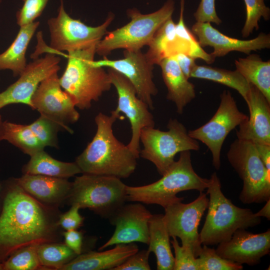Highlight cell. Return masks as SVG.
Returning a JSON list of instances; mask_svg holds the SVG:
<instances>
[{
  "label": "cell",
  "instance_id": "484cf974",
  "mask_svg": "<svg viewBox=\"0 0 270 270\" xmlns=\"http://www.w3.org/2000/svg\"><path fill=\"white\" fill-rule=\"evenodd\" d=\"M30 157V160L22 168L24 174L68 178L82 173L76 162L60 161L52 158L44 150Z\"/></svg>",
  "mask_w": 270,
  "mask_h": 270
},
{
  "label": "cell",
  "instance_id": "8fae6325",
  "mask_svg": "<svg viewBox=\"0 0 270 270\" xmlns=\"http://www.w3.org/2000/svg\"><path fill=\"white\" fill-rule=\"evenodd\" d=\"M220 98L219 106L212 117L202 126L188 131L190 137L201 142L209 149L212 164L217 170L220 167L221 150L226 136L248 118L239 110L230 91L224 90Z\"/></svg>",
  "mask_w": 270,
  "mask_h": 270
},
{
  "label": "cell",
  "instance_id": "ac0fdd59",
  "mask_svg": "<svg viewBox=\"0 0 270 270\" xmlns=\"http://www.w3.org/2000/svg\"><path fill=\"white\" fill-rule=\"evenodd\" d=\"M192 32L198 38L200 46H210L214 51L210 55L216 58L236 51L249 54L270 48V34L260 32L255 38L243 40L228 36L214 28L210 22H196L192 28Z\"/></svg>",
  "mask_w": 270,
  "mask_h": 270
},
{
  "label": "cell",
  "instance_id": "7a4b0ae2",
  "mask_svg": "<svg viewBox=\"0 0 270 270\" xmlns=\"http://www.w3.org/2000/svg\"><path fill=\"white\" fill-rule=\"evenodd\" d=\"M120 118L114 110L110 116L100 112L96 116V133L75 162L82 173L121 179L134 172L139 157L114 134L113 124Z\"/></svg>",
  "mask_w": 270,
  "mask_h": 270
},
{
  "label": "cell",
  "instance_id": "ffe728a7",
  "mask_svg": "<svg viewBox=\"0 0 270 270\" xmlns=\"http://www.w3.org/2000/svg\"><path fill=\"white\" fill-rule=\"evenodd\" d=\"M246 102L250 116L238 126L237 138L270 145V102L252 84Z\"/></svg>",
  "mask_w": 270,
  "mask_h": 270
},
{
  "label": "cell",
  "instance_id": "ba28073f",
  "mask_svg": "<svg viewBox=\"0 0 270 270\" xmlns=\"http://www.w3.org/2000/svg\"><path fill=\"white\" fill-rule=\"evenodd\" d=\"M230 164L243 183L240 200L244 204L270 199V170L263 163L252 142L236 139L227 152Z\"/></svg>",
  "mask_w": 270,
  "mask_h": 270
},
{
  "label": "cell",
  "instance_id": "9a60e30c",
  "mask_svg": "<svg viewBox=\"0 0 270 270\" xmlns=\"http://www.w3.org/2000/svg\"><path fill=\"white\" fill-rule=\"evenodd\" d=\"M95 66L108 68L117 71L126 78L135 88L139 98L144 102L150 110H152V98L158 94V88L154 82V65L147 60L141 50H124V58L93 61Z\"/></svg>",
  "mask_w": 270,
  "mask_h": 270
},
{
  "label": "cell",
  "instance_id": "836d02e7",
  "mask_svg": "<svg viewBox=\"0 0 270 270\" xmlns=\"http://www.w3.org/2000/svg\"><path fill=\"white\" fill-rule=\"evenodd\" d=\"M246 8V19L242 30L243 38L248 37L254 30L259 28L258 22L262 18L268 20L270 18V8L264 0H244Z\"/></svg>",
  "mask_w": 270,
  "mask_h": 270
},
{
  "label": "cell",
  "instance_id": "d6a6232c",
  "mask_svg": "<svg viewBox=\"0 0 270 270\" xmlns=\"http://www.w3.org/2000/svg\"><path fill=\"white\" fill-rule=\"evenodd\" d=\"M196 258L198 270H242V264L220 256L214 248L204 245Z\"/></svg>",
  "mask_w": 270,
  "mask_h": 270
},
{
  "label": "cell",
  "instance_id": "8992f818",
  "mask_svg": "<svg viewBox=\"0 0 270 270\" xmlns=\"http://www.w3.org/2000/svg\"><path fill=\"white\" fill-rule=\"evenodd\" d=\"M174 10V0H168L158 10L144 14L136 8L128 9L130 20L126 25L108 32L96 46V54L104 57L118 49L140 50L148 46L158 30Z\"/></svg>",
  "mask_w": 270,
  "mask_h": 270
},
{
  "label": "cell",
  "instance_id": "60d3db41",
  "mask_svg": "<svg viewBox=\"0 0 270 270\" xmlns=\"http://www.w3.org/2000/svg\"><path fill=\"white\" fill-rule=\"evenodd\" d=\"M64 244L78 256L82 254L83 232L78 230H65L62 234Z\"/></svg>",
  "mask_w": 270,
  "mask_h": 270
},
{
  "label": "cell",
  "instance_id": "e575fe53",
  "mask_svg": "<svg viewBox=\"0 0 270 270\" xmlns=\"http://www.w3.org/2000/svg\"><path fill=\"white\" fill-rule=\"evenodd\" d=\"M34 134L45 148H58V133L62 130L57 124L40 116L36 120L28 124Z\"/></svg>",
  "mask_w": 270,
  "mask_h": 270
},
{
  "label": "cell",
  "instance_id": "4dcf8cb0",
  "mask_svg": "<svg viewBox=\"0 0 270 270\" xmlns=\"http://www.w3.org/2000/svg\"><path fill=\"white\" fill-rule=\"evenodd\" d=\"M37 252L44 270H60L78 256L64 243L58 242L38 245Z\"/></svg>",
  "mask_w": 270,
  "mask_h": 270
},
{
  "label": "cell",
  "instance_id": "8d00e7d4",
  "mask_svg": "<svg viewBox=\"0 0 270 270\" xmlns=\"http://www.w3.org/2000/svg\"><path fill=\"white\" fill-rule=\"evenodd\" d=\"M170 240L174 250L173 270H198L196 258L190 248L180 246L176 237Z\"/></svg>",
  "mask_w": 270,
  "mask_h": 270
},
{
  "label": "cell",
  "instance_id": "2e32d148",
  "mask_svg": "<svg viewBox=\"0 0 270 270\" xmlns=\"http://www.w3.org/2000/svg\"><path fill=\"white\" fill-rule=\"evenodd\" d=\"M60 58L52 53L27 64L16 81L0 92V110L12 104H21L33 110L32 97L40 83L60 70Z\"/></svg>",
  "mask_w": 270,
  "mask_h": 270
},
{
  "label": "cell",
  "instance_id": "603a6c76",
  "mask_svg": "<svg viewBox=\"0 0 270 270\" xmlns=\"http://www.w3.org/2000/svg\"><path fill=\"white\" fill-rule=\"evenodd\" d=\"M168 93L166 98L172 102L179 114L196 96L194 84L187 78L173 56L162 60L158 64Z\"/></svg>",
  "mask_w": 270,
  "mask_h": 270
},
{
  "label": "cell",
  "instance_id": "277c9868",
  "mask_svg": "<svg viewBox=\"0 0 270 270\" xmlns=\"http://www.w3.org/2000/svg\"><path fill=\"white\" fill-rule=\"evenodd\" d=\"M208 213L200 234L202 244L214 246L230 240L238 230L246 229L260 224L261 218L250 209L238 207L222 190L216 172L210 178Z\"/></svg>",
  "mask_w": 270,
  "mask_h": 270
},
{
  "label": "cell",
  "instance_id": "d6986e66",
  "mask_svg": "<svg viewBox=\"0 0 270 270\" xmlns=\"http://www.w3.org/2000/svg\"><path fill=\"white\" fill-rule=\"evenodd\" d=\"M216 250L220 256L232 262L257 264L270 253V230L253 234L245 229L238 230L230 240L219 244Z\"/></svg>",
  "mask_w": 270,
  "mask_h": 270
},
{
  "label": "cell",
  "instance_id": "ee69618b",
  "mask_svg": "<svg viewBox=\"0 0 270 270\" xmlns=\"http://www.w3.org/2000/svg\"><path fill=\"white\" fill-rule=\"evenodd\" d=\"M265 205L258 212L255 213L258 217H264L270 220V199L266 202Z\"/></svg>",
  "mask_w": 270,
  "mask_h": 270
},
{
  "label": "cell",
  "instance_id": "3957f363",
  "mask_svg": "<svg viewBox=\"0 0 270 270\" xmlns=\"http://www.w3.org/2000/svg\"><path fill=\"white\" fill-rule=\"evenodd\" d=\"M210 182V178H202L194 171L190 151H184L158 180L142 186H126V201L158 204L164 208L183 200L184 198L177 196L178 193L188 190L203 192Z\"/></svg>",
  "mask_w": 270,
  "mask_h": 270
},
{
  "label": "cell",
  "instance_id": "ab89813d",
  "mask_svg": "<svg viewBox=\"0 0 270 270\" xmlns=\"http://www.w3.org/2000/svg\"><path fill=\"white\" fill-rule=\"evenodd\" d=\"M150 254L148 250H138L113 270H150Z\"/></svg>",
  "mask_w": 270,
  "mask_h": 270
},
{
  "label": "cell",
  "instance_id": "7dc6e473",
  "mask_svg": "<svg viewBox=\"0 0 270 270\" xmlns=\"http://www.w3.org/2000/svg\"><path fill=\"white\" fill-rule=\"evenodd\" d=\"M2 2V0H0V3Z\"/></svg>",
  "mask_w": 270,
  "mask_h": 270
},
{
  "label": "cell",
  "instance_id": "b9f144b4",
  "mask_svg": "<svg viewBox=\"0 0 270 270\" xmlns=\"http://www.w3.org/2000/svg\"><path fill=\"white\" fill-rule=\"evenodd\" d=\"M173 57L186 77L189 79L192 70L196 64V58L182 53L178 54Z\"/></svg>",
  "mask_w": 270,
  "mask_h": 270
},
{
  "label": "cell",
  "instance_id": "f1b7e54d",
  "mask_svg": "<svg viewBox=\"0 0 270 270\" xmlns=\"http://www.w3.org/2000/svg\"><path fill=\"white\" fill-rule=\"evenodd\" d=\"M1 134L2 140H6L30 156L44 150L28 124L2 121Z\"/></svg>",
  "mask_w": 270,
  "mask_h": 270
},
{
  "label": "cell",
  "instance_id": "74e56055",
  "mask_svg": "<svg viewBox=\"0 0 270 270\" xmlns=\"http://www.w3.org/2000/svg\"><path fill=\"white\" fill-rule=\"evenodd\" d=\"M194 16L196 22H213L217 25L222 22L216 12L215 0H201Z\"/></svg>",
  "mask_w": 270,
  "mask_h": 270
},
{
  "label": "cell",
  "instance_id": "52a82bcc",
  "mask_svg": "<svg viewBox=\"0 0 270 270\" xmlns=\"http://www.w3.org/2000/svg\"><path fill=\"white\" fill-rule=\"evenodd\" d=\"M72 182L68 203L88 208L102 218L109 219L126 201V185L119 178L83 174Z\"/></svg>",
  "mask_w": 270,
  "mask_h": 270
},
{
  "label": "cell",
  "instance_id": "5b68a950",
  "mask_svg": "<svg viewBox=\"0 0 270 270\" xmlns=\"http://www.w3.org/2000/svg\"><path fill=\"white\" fill-rule=\"evenodd\" d=\"M96 46L68 52L67 64L59 78L62 88L80 110L90 108L112 86L108 72L93 64Z\"/></svg>",
  "mask_w": 270,
  "mask_h": 270
},
{
  "label": "cell",
  "instance_id": "4fadbf2b",
  "mask_svg": "<svg viewBox=\"0 0 270 270\" xmlns=\"http://www.w3.org/2000/svg\"><path fill=\"white\" fill-rule=\"evenodd\" d=\"M59 78L56 72L40 83L32 98L33 110L72 134L68 124L78 122L80 115L72 98L62 88Z\"/></svg>",
  "mask_w": 270,
  "mask_h": 270
},
{
  "label": "cell",
  "instance_id": "7bdbcfd3",
  "mask_svg": "<svg viewBox=\"0 0 270 270\" xmlns=\"http://www.w3.org/2000/svg\"><path fill=\"white\" fill-rule=\"evenodd\" d=\"M254 144L260 158L266 168L270 170V145L255 144Z\"/></svg>",
  "mask_w": 270,
  "mask_h": 270
},
{
  "label": "cell",
  "instance_id": "f35d334b",
  "mask_svg": "<svg viewBox=\"0 0 270 270\" xmlns=\"http://www.w3.org/2000/svg\"><path fill=\"white\" fill-rule=\"evenodd\" d=\"M80 209L78 204H72L68 211L60 214L58 220L60 227L65 230H71L82 226L84 218L80 214Z\"/></svg>",
  "mask_w": 270,
  "mask_h": 270
},
{
  "label": "cell",
  "instance_id": "5bb4252c",
  "mask_svg": "<svg viewBox=\"0 0 270 270\" xmlns=\"http://www.w3.org/2000/svg\"><path fill=\"white\" fill-rule=\"evenodd\" d=\"M108 72L118 94V104L114 110L126 115L130 124L132 136L128 146L139 157L141 131L145 128L154 127V116L148 104L138 97L135 88L126 78L111 68L108 69Z\"/></svg>",
  "mask_w": 270,
  "mask_h": 270
},
{
  "label": "cell",
  "instance_id": "83f0119b",
  "mask_svg": "<svg viewBox=\"0 0 270 270\" xmlns=\"http://www.w3.org/2000/svg\"><path fill=\"white\" fill-rule=\"evenodd\" d=\"M191 78L211 80L233 88L238 91L245 102L250 90V84L236 70L196 64L190 73Z\"/></svg>",
  "mask_w": 270,
  "mask_h": 270
},
{
  "label": "cell",
  "instance_id": "cb8c5ba5",
  "mask_svg": "<svg viewBox=\"0 0 270 270\" xmlns=\"http://www.w3.org/2000/svg\"><path fill=\"white\" fill-rule=\"evenodd\" d=\"M40 25L34 21L20 26L13 42L0 54V70H8L14 76H19L26 67V52L28 46Z\"/></svg>",
  "mask_w": 270,
  "mask_h": 270
},
{
  "label": "cell",
  "instance_id": "d4e9b609",
  "mask_svg": "<svg viewBox=\"0 0 270 270\" xmlns=\"http://www.w3.org/2000/svg\"><path fill=\"white\" fill-rule=\"evenodd\" d=\"M170 236L164 219V214H152L149 222V252L156 258L158 270H173L174 256L172 252Z\"/></svg>",
  "mask_w": 270,
  "mask_h": 270
},
{
  "label": "cell",
  "instance_id": "7c38bea8",
  "mask_svg": "<svg viewBox=\"0 0 270 270\" xmlns=\"http://www.w3.org/2000/svg\"><path fill=\"white\" fill-rule=\"evenodd\" d=\"M208 203L206 194L201 192L190 203L179 202L164 208V219L170 236L180 238L182 246L191 250L196 258L202 248L198 227Z\"/></svg>",
  "mask_w": 270,
  "mask_h": 270
},
{
  "label": "cell",
  "instance_id": "4316f807",
  "mask_svg": "<svg viewBox=\"0 0 270 270\" xmlns=\"http://www.w3.org/2000/svg\"><path fill=\"white\" fill-rule=\"evenodd\" d=\"M236 70L256 86L270 102V60L264 61L256 54H249L234 61Z\"/></svg>",
  "mask_w": 270,
  "mask_h": 270
},
{
  "label": "cell",
  "instance_id": "bcb514c9",
  "mask_svg": "<svg viewBox=\"0 0 270 270\" xmlns=\"http://www.w3.org/2000/svg\"><path fill=\"white\" fill-rule=\"evenodd\" d=\"M0 270H3L2 264V263H0Z\"/></svg>",
  "mask_w": 270,
  "mask_h": 270
},
{
  "label": "cell",
  "instance_id": "7402d4cb",
  "mask_svg": "<svg viewBox=\"0 0 270 270\" xmlns=\"http://www.w3.org/2000/svg\"><path fill=\"white\" fill-rule=\"evenodd\" d=\"M138 250L133 242L116 244L105 251L82 253L60 270H113Z\"/></svg>",
  "mask_w": 270,
  "mask_h": 270
},
{
  "label": "cell",
  "instance_id": "30bf717a",
  "mask_svg": "<svg viewBox=\"0 0 270 270\" xmlns=\"http://www.w3.org/2000/svg\"><path fill=\"white\" fill-rule=\"evenodd\" d=\"M56 16L48 20L50 34V47L58 52L82 50L96 46L108 32L114 15L110 13L101 24L92 26L73 18L64 9V0Z\"/></svg>",
  "mask_w": 270,
  "mask_h": 270
},
{
  "label": "cell",
  "instance_id": "f6af8a7d",
  "mask_svg": "<svg viewBox=\"0 0 270 270\" xmlns=\"http://www.w3.org/2000/svg\"><path fill=\"white\" fill-rule=\"evenodd\" d=\"M2 118L1 115L0 114V142L2 140V134H1V124H2ZM1 188H2V183L0 182V192L1 190Z\"/></svg>",
  "mask_w": 270,
  "mask_h": 270
},
{
  "label": "cell",
  "instance_id": "d590c367",
  "mask_svg": "<svg viewBox=\"0 0 270 270\" xmlns=\"http://www.w3.org/2000/svg\"><path fill=\"white\" fill-rule=\"evenodd\" d=\"M50 0H24L16 14V23L24 26L35 21L42 13Z\"/></svg>",
  "mask_w": 270,
  "mask_h": 270
},
{
  "label": "cell",
  "instance_id": "f546056e",
  "mask_svg": "<svg viewBox=\"0 0 270 270\" xmlns=\"http://www.w3.org/2000/svg\"><path fill=\"white\" fill-rule=\"evenodd\" d=\"M176 36V24L172 18L168 20L155 33L145 54L148 62L158 64L166 58L170 57V48Z\"/></svg>",
  "mask_w": 270,
  "mask_h": 270
},
{
  "label": "cell",
  "instance_id": "6da1fadb",
  "mask_svg": "<svg viewBox=\"0 0 270 270\" xmlns=\"http://www.w3.org/2000/svg\"><path fill=\"white\" fill-rule=\"evenodd\" d=\"M58 208L29 194L11 178L0 192V262L24 246L58 242Z\"/></svg>",
  "mask_w": 270,
  "mask_h": 270
},
{
  "label": "cell",
  "instance_id": "e0dca14e",
  "mask_svg": "<svg viewBox=\"0 0 270 270\" xmlns=\"http://www.w3.org/2000/svg\"><path fill=\"white\" fill-rule=\"evenodd\" d=\"M152 214L140 203L124 204L108 220L115 226L110 238L99 250L118 244L149 242V222Z\"/></svg>",
  "mask_w": 270,
  "mask_h": 270
},
{
  "label": "cell",
  "instance_id": "44dd1931",
  "mask_svg": "<svg viewBox=\"0 0 270 270\" xmlns=\"http://www.w3.org/2000/svg\"><path fill=\"white\" fill-rule=\"evenodd\" d=\"M16 179L22 189L34 198L56 208L66 201L72 184L68 178L39 174H24Z\"/></svg>",
  "mask_w": 270,
  "mask_h": 270
},
{
  "label": "cell",
  "instance_id": "1f68e13d",
  "mask_svg": "<svg viewBox=\"0 0 270 270\" xmlns=\"http://www.w3.org/2000/svg\"><path fill=\"white\" fill-rule=\"evenodd\" d=\"M38 246L30 245L14 252L2 263L3 270H44L38 259Z\"/></svg>",
  "mask_w": 270,
  "mask_h": 270
},
{
  "label": "cell",
  "instance_id": "9c48e42d",
  "mask_svg": "<svg viewBox=\"0 0 270 270\" xmlns=\"http://www.w3.org/2000/svg\"><path fill=\"white\" fill-rule=\"evenodd\" d=\"M168 130L148 127L140 132L143 149L140 156L152 162L158 172L163 175L174 162L176 154L186 150H198V140L190 137L185 126L177 119H170Z\"/></svg>",
  "mask_w": 270,
  "mask_h": 270
}]
</instances>
